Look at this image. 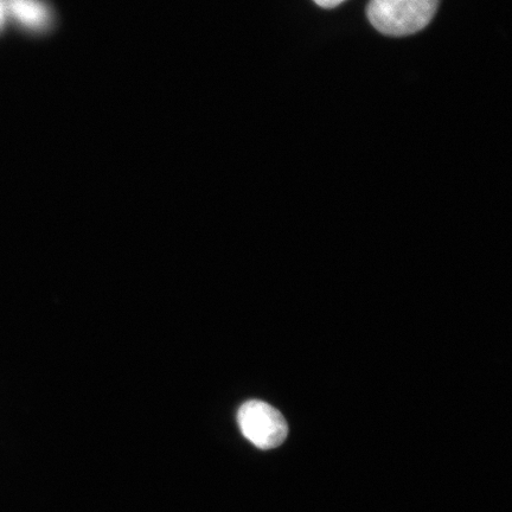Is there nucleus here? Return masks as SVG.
I'll use <instances>...</instances> for the list:
<instances>
[{"mask_svg": "<svg viewBox=\"0 0 512 512\" xmlns=\"http://www.w3.org/2000/svg\"><path fill=\"white\" fill-rule=\"evenodd\" d=\"M4 16L5 14L3 10L2 0H0V25H2L3 23Z\"/></svg>", "mask_w": 512, "mask_h": 512, "instance_id": "39448f33", "label": "nucleus"}, {"mask_svg": "<svg viewBox=\"0 0 512 512\" xmlns=\"http://www.w3.org/2000/svg\"><path fill=\"white\" fill-rule=\"evenodd\" d=\"M238 421L245 438L261 450L279 447L288 435V425L283 414L264 401L243 403Z\"/></svg>", "mask_w": 512, "mask_h": 512, "instance_id": "f03ea898", "label": "nucleus"}, {"mask_svg": "<svg viewBox=\"0 0 512 512\" xmlns=\"http://www.w3.org/2000/svg\"><path fill=\"white\" fill-rule=\"evenodd\" d=\"M440 0H370L367 15L387 36H408L425 29L437 14Z\"/></svg>", "mask_w": 512, "mask_h": 512, "instance_id": "f257e3e1", "label": "nucleus"}, {"mask_svg": "<svg viewBox=\"0 0 512 512\" xmlns=\"http://www.w3.org/2000/svg\"><path fill=\"white\" fill-rule=\"evenodd\" d=\"M4 14H9L25 28L47 29L50 22L48 6L41 0H2Z\"/></svg>", "mask_w": 512, "mask_h": 512, "instance_id": "7ed1b4c3", "label": "nucleus"}, {"mask_svg": "<svg viewBox=\"0 0 512 512\" xmlns=\"http://www.w3.org/2000/svg\"><path fill=\"white\" fill-rule=\"evenodd\" d=\"M320 8L324 9H334L337 8L338 5H341L345 2V0H313Z\"/></svg>", "mask_w": 512, "mask_h": 512, "instance_id": "20e7f679", "label": "nucleus"}]
</instances>
